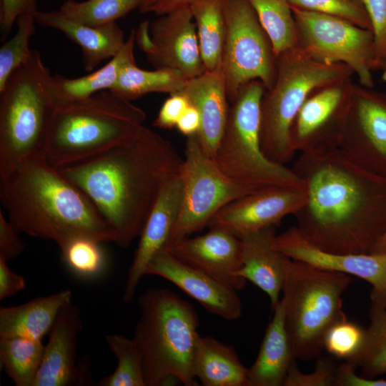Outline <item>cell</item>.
<instances>
[{"instance_id": "1", "label": "cell", "mask_w": 386, "mask_h": 386, "mask_svg": "<svg viewBox=\"0 0 386 386\" xmlns=\"http://www.w3.org/2000/svg\"><path fill=\"white\" fill-rule=\"evenodd\" d=\"M292 169L307 199L293 214L302 237L338 254H372L386 229V178L350 160L339 148L301 153Z\"/></svg>"}, {"instance_id": "2", "label": "cell", "mask_w": 386, "mask_h": 386, "mask_svg": "<svg viewBox=\"0 0 386 386\" xmlns=\"http://www.w3.org/2000/svg\"><path fill=\"white\" fill-rule=\"evenodd\" d=\"M182 161L169 140L142 125L128 141L58 169L94 203L114 242L124 247L139 237L162 185Z\"/></svg>"}, {"instance_id": "3", "label": "cell", "mask_w": 386, "mask_h": 386, "mask_svg": "<svg viewBox=\"0 0 386 386\" xmlns=\"http://www.w3.org/2000/svg\"><path fill=\"white\" fill-rule=\"evenodd\" d=\"M0 178L2 205L19 233L55 242L60 249L78 237L114 242L112 229L94 203L43 152Z\"/></svg>"}, {"instance_id": "4", "label": "cell", "mask_w": 386, "mask_h": 386, "mask_svg": "<svg viewBox=\"0 0 386 386\" xmlns=\"http://www.w3.org/2000/svg\"><path fill=\"white\" fill-rule=\"evenodd\" d=\"M140 317L133 338L143 357L147 386L198 385L194 362L200 338L194 307L167 288H151L138 297Z\"/></svg>"}, {"instance_id": "5", "label": "cell", "mask_w": 386, "mask_h": 386, "mask_svg": "<svg viewBox=\"0 0 386 386\" xmlns=\"http://www.w3.org/2000/svg\"><path fill=\"white\" fill-rule=\"evenodd\" d=\"M146 118L141 108L110 90L57 106L43 154L56 168L84 161L132 138Z\"/></svg>"}, {"instance_id": "6", "label": "cell", "mask_w": 386, "mask_h": 386, "mask_svg": "<svg viewBox=\"0 0 386 386\" xmlns=\"http://www.w3.org/2000/svg\"><path fill=\"white\" fill-rule=\"evenodd\" d=\"M350 275L285 256L282 287L285 325L295 359L320 357L327 330L347 317L342 295Z\"/></svg>"}, {"instance_id": "7", "label": "cell", "mask_w": 386, "mask_h": 386, "mask_svg": "<svg viewBox=\"0 0 386 386\" xmlns=\"http://www.w3.org/2000/svg\"><path fill=\"white\" fill-rule=\"evenodd\" d=\"M51 77L40 52L32 49L0 89V174L43 152L56 108Z\"/></svg>"}, {"instance_id": "8", "label": "cell", "mask_w": 386, "mask_h": 386, "mask_svg": "<svg viewBox=\"0 0 386 386\" xmlns=\"http://www.w3.org/2000/svg\"><path fill=\"white\" fill-rule=\"evenodd\" d=\"M353 70L342 63L317 61L297 48L277 56V76L260 104V144L270 161L284 165L295 152L290 129L299 109L316 89L352 77Z\"/></svg>"}, {"instance_id": "9", "label": "cell", "mask_w": 386, "mask_h": 386, "mask_svg": "<svg viewBox=\"0 0 386 386\" xmlns=\"http://www.w3.org/2000/svg\"><path fill=\"white\" fill-rule=\"evenodd\" d=\"M266 90L259 80L241 88L229 107L224 132L214 160L237 182L260 189L268 186H303L293 170L270 161L260 144V104Z\"/></svg>"}, {"instance_id": "10", "label": "cell", "mask_w": 386, "mask_h": 386, "mask_svg": "<svg viewBox=\"0 0 386 386\" xmlns=\"http://www.w3.org/2000/svg\"><path fill=\"white\" fill-rule=\"evenodd\" d=\"M179 175L181 209L165 246L201 231L222 208L258 189L225 174L204 152L197 134L187 137Z\"/></svg>"}, {"instance_id": "11", "label": "cell", "mask_w": 386, "mask_h": 386, "mask_svg": "<svg viewBox=\"0 0 386 386\" xmlns=\"http://www.w3.org/2000/svg\"><path fill=\"white\" fill-rule=\"evenodd\" d=\"M291 8L297 27L296 48L317 61L347 65L361 86L374 87L372 72L379 68L371 30L339 17Z\"/></svg>"}, {"instance_id": "12", "label": "cell", "mask_w": 386, "mask_h": 386, "mask_svg": "<svg viewBox=\"0 0 386 386\" xmlns=\"http://www.w3.org/2000/svg\"><path fill=\"white\" fill-rule=\"evenodd\" d=\"M225 39L222 61L231 102L242 86L259 80L270 89L277 76V56L271 41L247 0H223Z\"/></svg>"}, {"instance_id": "13", "label": "cell", "mask_w": 386, "mask_h": 386, "mask_svg": "<svg viewBox=\"0 0 386 386\" xmlns=\"http://www.w3.org/2000/svg\"><path fill=\"white\" fill-rule=\"evenodd\" d=\"M354 82L345 78L314 90L296 114L290 129V142L300 153L339 147L349 112Z\"/></svg>"}, {"instance_id": "14", "label": "cell", "mask_w": 386, "mask_h": 386, "mask_svg": "<svg viewBox=\"0 0 386 386\" xmlns=\"http://www.w3.org/2000/svg\"><path fill=\"white\" fill-rule=\"evenodd\" d=\"M338 148L358 167L386 178V94L354 84Z\"/></svg>"}, {"instance_id": "15", "label": "cell", "mask_w": 386, "mask_h": 386, "mask_svg": "<svg viewBox=\"0 0 386 386\" xmlns=\"http://www.w3.org/2000/svg\"><path fill=\"white\" fill-rule=\"evenodd\" d=\"M306 199L305 185L262 187L227 204L213 216L207 227L224 229L241 239L279 225L282 219L294 214Z\"/></svg>"}, {"instance_id": "16", "label": "cell", "mask_w": 386, "mask_h": 386, "mask_svg": "<svg viewBox=\"0 0 386 386\" xmlns=\"http://www.w3.org/2000/svg\"><path fill=\"white\" fill-rule=\"evenodd\" d=\"M157 16L149 23L148 61L155 69H174L187 79L204 73L196 24L189 5Z\"/></svg>"}, {"instance_id": "17", "label": "cell", "mask_w": 386, "mask_h": 386, "mask_svg": "<svg viewBox=\"0 0 386 386\" xmlns=\"http://www.w3.org/2000/svg\"><path fill=\"white\" fill-rule=\"evenodd\" d=\"M273 247L292 259L364 279L372 286L370 299L386 305V252L374 254L326 252L305 239L296 227L276 234Z\"/></svg>"}, {"instance_id": "18", "label": "cell", "mask_w": 386, "mask_h": 386, "mask_svg": "<svg viewBox=\"0 0 386 386\" xmlns=\"http://www.w3.org/2000/svg\"><path fill=\"white\" fill-rule=\"evenodd\" d=\"M147 274L169 281L212 315L227 320H236L242 315L237 290L183 262L165 247L152 258Z\"/></svg>"}, {"instance_id": "19", "label": "cell", "mask_w": 386, "mask_h": 386, "mask_svg": "<svg viewBox=\"0 0 386 386\" xmlns=\"http://www.w3.org/2000/svg\"><path fill=\"white\" fill-rule=\"evenodd\" d=\"M83 328L78 307L70 301L60 310L44 346L34 386H71L88 384L89 364H76L79 335Z\"/></svg>"}, {"instance_id": "20", "label": "cell", "mask_w": 386, "mask_h": 386, "mask_svg": "<svg viewBox=\"0 0 386 386\" xmlns=\"http://www.w3.org/2000/svg\"><path fill=\"white\" fill-rule=\"evenodd\" d=\"M207 233L187 237L165 247L176 257L237 291L246 280L238 275L242 267V242L229 232L210 227Z\"/></svg>"}, {"instance_id": "21", "label": "cell", "mask_w": 386, "mask_h": 386, "mask_svg": "<svg viewBox=\"0 0 386 386\" xmlns=\"http://www.w3.org/2000/svg\"><path fill=\"white\" fill-rule=\"evenodd\" d=\"M182 201V183L179 172L169 177L162 185L140 233L122 297L125 303L133 300L138 284L145 275L149 262L167 243L178 219Z\"/></svg>"}, {"instance_id": "22", "label": "cell", "mask_w": 386, "mask_h": 386, "mask_svg": "<svg viewBox=\"0 0 386 386\" xmlns=\"http://www.w3.org/2000/svg\"><path fill=\"white\" fill-rule=\"evenodd\" d=\"M179 92L199 112L201 124L197 135L204 152L214 159L229 109L222 67L187 79Z\"/></svg>"}, {"instance_id": "23", "label": "cell", "mask_w": 386, "mask_h": 386, "mask_svg": "<svg viewBox=\"0 0 386 386\" xmlns=\"http://www.w3.org/2000/svg\"><path fill=\"white\" fill-rule=\"evenodd\" d=\"M275 228L269 227L240 239L242 267L238 272L267 295L272 310L280 300L284 277L285 255L273 247Z\"/></svg>"}, {"instance_id": "24", "label": "cell", "mask_w": 386, "mask_h": 386, "mask_svg": "<svg viewBox=\"0 0 386 386\" xmlns=\"http://www.w3.org/2000/svg\"><path fill=\"white\" fill-rule=\"evenodd\" d=\"M35 19L39 26L61 31L80 46L84 68L88 72L104 60L114 56L126 41L124 31L117 22L99 27L88 26L68 19L59 10H38Z\"/></svg>"}, {"instance_id": "25", "label": "cell", "mask_w": 386, "mask_h": 386, "mask_svg": "<svg viewBox=\"0 0 386 386\" xmlns=\"http://www.w3.org/2000/svg\"><path fill=\"white\" fill-rule=\"evenodd\" d=\"M258 355L249 369L247 386H282L295 360L285 325L282 300L272 310Z\"/></svg>"}, {"instance_id": "26", "label": "cell", "mask_w": 386, "mask_h": 386, "mask_svg": "<svg viewBox=\"0 0 386 386\" xmlns=\"http://www.w3.org/2000/svg\"><path fill=\"white\" fill-rule=\"evenodd\" d=\"M69 290L35 297L14 307H0V337L41 340L50 332L60 310L71 301Z\"/></svg>"}, {"instance_id": "27", "label": "cell", "mask_w": 386, "mask_h": 386, "mask_svg": "<svg viewBox=\"0 0 386 386\" xmlns=\"http://www.w3.org/2000/svg\"><path fill=\"white\" fill-rule=\"evenodd\" d=\"M136 31L132 30L120 51L102 67L77 78L60 74L52 76L50 90L56 107L81 100L105 90L114 84L122 70L136 63L134 48Z\"/></svg>"}, {"instance_id": "28", "label": "cell", "mask_w": 386, "mask_h": 386, "mask_svg": "<svg viewBox=\"0 0 386 386\" xmlns=\"http://www.w3.org/2000/svg\"><path fill=\"white\" fill-rule=\"evenodd\" d=\"M194 373L204 386H247L248 368L241 362L234 348L211 336L199 340Z\"/></svg>"}, {"instance_id": "29", "label": "cell", "mask_w": 386, "mask_h": 386, "mask_svg": "<svg viewBox=\"0 0 386 386\" xmlns=\"http://www.w3.org/2000/svg\"><path fill=\"white\" fill-rule=\"evenodd\" d=\"M189 6L196 24L204 69H217L222 65L225 39L223 0H192Z\"/></svg>"}, {"instance_id": "30", "label": "cell", "mask_w": 386, "mask_h": 386, "mask_svg": "<svg viewBox=\"0 0 386 386\" xmlns=\"http://www.w3.org/2000/svg\"><path fill=\"white\" fill-rule=\"evenodd\" d=\"M187 79L179 71L171 69L144 70L136 63L125 66L117 80L109 89L127 99L140 97L152 92H179L187 83Z\"/></svg>"}, {"instance_id": "31", "label": "cell", "mask_w": 386, "mask_h": 386, "mask_svg": "<svg viewBox=\"0 0 386 386\" xmlns=\"http://www.w3.org/2000/svg\"><path fill=\"white\" fill-rule=\"evenodd\" d=\"M41 340L0 337V365L16 386H34L43 358Z\"/></svg>"}, {"instance_id": "32", "label": "cell", "mask_w": 386, "mask_h": 386, "mask_svg": "<svg viewBox=\"0 0 386 386\" xmlns=\"http://www.w3.org/2000/svg\"><path fill=\"white\" fill-rule=\"evenodd\" d=\"M267 34L276 56L297 46V27L287 0H247Z\"/></svg>"}, {"instance_id": "33", "label": "cell", "mask_w": 386, "mask_h": 386, "mask_svg": "<svg viewBox=\"0 0 386 386\" xmlns=\"http://www.w3.org/2000/svg\"><path fill=\"white\" fill-rule=\"evenodd\" d=\"M370 325L365 329L363 347L352 362L362 375L375 378L386 373V305L370 299Z\"/></svg>"}, {"instance_id": "34", "label": "cell", "mask_w": 386, "mask_h": 386, "mask_svg": "<svg viewBox=\"0 0 386 386\" xmlns=\"http://www.w3.org/2000/svg\"><path fill=\"white\" fill-rule=\"evenodd\" d=\"M106 342L117 360L113 373L102 377L98 386H147L141 350L134 340L124 335L112 334Z\"/></svg>"}, {"instance_id": "35", "label": "cell", "mask_w": 386, "mask_h": 386, "mask_svg": "<svg viewBox=\"0 0 386 386\" xmlns=\"http://www.w3.org/2000/svg\"><path fill=\"white\" fill-rule=\"evenodd\" d=\"M139 7V0H66L59 11L68 19L95 27L117 22Z\"/></svg>"}, {"instance_id": "36", "label": "cell", "mask_w": 386, "mask_h": 386, "mask_svg": "<svg viewBox=\"0 0 386 386\" xmlns=\"http://www.w3.org/2000/svg\"><path fill=\"white\" fill-rule=\"evenodd\" d=\"M100 242L89 237L70 241L61 251V259L67 268L82 279H94L103 273L106 257Z\"/></svg>"}, {"instance_id": "37", "label": "cell", "mask_w": 386, "mask_h": 386, "mask_svg": "<svg viewBox=\"0 0 386 386\" xmlns=\"http://www.w3.org/2000/svg\"><path fill=\"white\" fill-rule=\"evenodd\" d=\"M36 13H24L17 20L15 35L0 48V89L9 76L30 57L29 40L35 32Z\"/></svg>"}, {"instance_id": "38", "label": "cell", "mask_w": 386, "mask_h": 386, "mask_svg": "<svg viewBox=\"0 0 386 386\" xmlns=\"http://www.w3.org/2000/svg\"><path fill=\"white\" fill-rule=\"evenodd\" d=\"M365 339V329L345 317L327 330L323 348L335 358L352 362L360 353Z\"/></svg>"}, {"instance_id": "39", "label": "cell", "mask_w": 386, "mask_h": 386, "mask_svg": "<svg viewBox=\"0 0 386 386\" xmlns=\"http://www.w3.org/2000/svg\"><path fill=\"white\" fill-rule=\"evenodd\" d=\"M291 6L339 17L371 30L370 20L361 0H287Z\"/></svg>"}, {"instance_id": "40", "label": "cell", "mask_w": 386, "mask_h": 386, "mask_svg": "<svg viewBox=\"0 0 386 386\" xmlns=\"http://www.w3.org/2000/svg\"><path fill=\"white\" fill-rule=\"evenodd\" d=\"M337 366L330 358L318 357L314 371L303 373L294 360L289 368L283 386L336 385Z\"/></svg>"}, {"instance_id": "41", "label": "cell", "mask_w": 386, "mask_h": 386, "mask_svg": "<svg viewBox=\"0 0 386 386\" xmlns=\"http://www.w3.org/2000/svg\"><path fill=\"white\" fill-rule=\"evenodd\" d=\"M361 1L370 20L378 68L383 71L384 75L386 64V0Z\"/></svg>"}, {"instance_id": "42", "label": "cell", "mask_w": 386, "mask_h": 386, "mask_svg": "<svg viewBox=\"0 0 386 386\" xmlns=\"http://www.w3.org/2000/svg\"><path fill=\"white\" fill-rule=\"evenodd\" d=\"M37 11V0H0L1 41L6 40L21 14Z\"/></svg>"}, {"instance_id": "43", "label": "cell", "mask_w": 386, "mask_h": 386, "mask_svg": "<svg viewBox=\"0 0 386 386\" xmlns=\"http://www.w3.org/2000/svg\"><path fill=\"white\" fill-rule=\"evenodd\" d=\"M189 105L187 98L181 92L169 94L154 122V126L161 129H172Z\"/></svg>"}, {"instance_id": "44", "label": "cell", "mask_w": 386, "mask_h": 386, "mask_svg": "<svg viewBox=\"0 0 386 386\" xmlns=\"http://www.w3.org/2000/svg\"><path fill=\"white\" fill-rule=\"evenodd\" d=\"M19 232L0 211V257L6 261L19 256L25 248Z\"/></svg>"}, {"instance_id": "45", "label": "cell", "mask_w": 386, "mask_h": 386, "mask_svg": "<svg viewBox=\"0 0 386 386\" xmlns=\"http://www.w3.org/2000/svg\"><path fill=\"white\" fill-rule=\"evenodd\" d=\"M356 367L344 361L337 366V386H386V380L367 377L356 374ZM335 385V386H336Z\"/></svg>"}, {"instance_id": "46", "label": "cell", "mask_w": 386, "mask_h": 386, "mask_svg": "<svg viewBox=\"0 0 386 386\" xmlns=\"http://www.w3.org/2000/svg\"><path fill=\"white\" fill-rule=\"evenodd\" d=\"M26 287L23 276L14 272L7 261L0 257V300L11 297Z\"/></svg>"}, {"instance_id": "47", "label": "cell", "mask_w": 386, "mask_h": 386, "mask_svg": "<svg viewBox=\"0 0 386 386\" xmlns=\"http://www.w3.org/2000/svg\"><path fill=\"white\" fill-rule=\"evenodd\" d=\"M200 124L199 112L196 107L189 104L179 119L176 127L182 134L189 137L198 132Z\"/></svg>"}, {"instance_id": "48", "label": "cell", "mask_w": 386, "mask_h": 386, "mask_svg": "<svg viewBox=\"0 0 386 386\" xmlns=\"http://www.w3.org/2000/svg\"><path fill=\"white\" fill-rule=\"evenodd\" d=\"M192 0H159L149 12L157 16L163 15L178 8L187 6Z\"/></svg>"}, {"instance_id": "49", "label": "cell", "mask_w": 386, "mask_h": 386, "mask_svg": "<svg viewBox=\"0 0 386 386\" xmlns=\"http://www.w3.org/2000/svg\"><path fill=\"white\" fill-rule=\"evenodd\" d=\"M159 0H139L138 9L141 13H147L150 11L152 7Z\"/></svg>"}, {"instance_id": "50", "label": "cell", "mask_w": 386, "mask_h": 386, "mask_svg": "<svg viewBox=\"0 0 386 386\" xmlns=\"http://www.w3.org/2000/svg\"><path fill=\"white\" fill-rule=\"evenodd\" d=\"M384 252H386V229L378 240L372 254Z\"/></svg>"}, {"instance_id": "51", "label": "cell", "mask_w": 386, "mask_h": 386, "mask_svg": "<svg viewBox=\"0 0 386 386\" xmlns=\"http://www.w3.org/2000/svg\"><path fill=\"white\" fill-rule=\"evenodd\" d=\"M382 78L384 80L386 81V64H385V74L382 76Z\"/></svg>"}]
</instances>
